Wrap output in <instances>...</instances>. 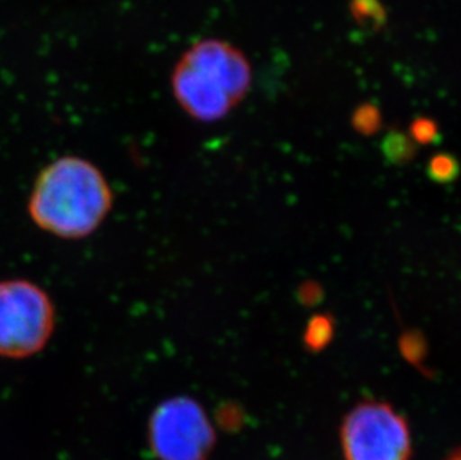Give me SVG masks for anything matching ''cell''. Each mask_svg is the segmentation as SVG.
<instances>
[{
	"instance_id": "6da1fadb",
	"label": "cell",
	"mask_w": 461,
	"mask_h": 460,
	"mask_svg": "<svg viewBox=\"0 0 461 460\" xmlns=\"http://www.w3.org/2000/svg\"><path fill=\"white\" fill-rule=\"evenodd\" d=\"M113 205V189L102 170L86 159L66 156L41 170L27 209L47 234L83 239L102 226Z\"/></svg>"
},
{
	"instance_id": "3957f363",
	"label": "cell",
	"mask_w": 461,
	"mask_h": 460,
	"mask_svg": "<svg viewBox=\"0 0 461 460\" xmlns=\"http://www.w3.org/2000/svg\"><path fill=\"white\" fill-rule=\"evenodd\" d=\"M56 309L49 293L27 280L0 281V356L26 359L49 344Z\"/></svg>"
},
{
	"instance_id": "9c48e42d",
	"label": "cell",
	"mask_w": 461,
	"mask_h": 460,
	"mask_svg": "<svg viewBox=\"0 0 461 460\" xmlns=\"http://www.w3.org/2000/svg\"><path fill=\"white\" fill-rule=\"evenodd\" d=\"M410 136L417 145H436L440 141L439 126L431 118L418 117L411 123Z\"/></svg>"
},
{
	"instance_id": "52a82bcc",
	"label": "cell",
	"mask_w": 461,
	"mask_h": 460,
	"mask_svg": "<svg viewBox=\"0 0 461 460\" xmlns=\"http://www.w3.org/2000/svg\"><path fill=\"white\" fill-rule=\"evenodd\" d=\"M335 334V320L329 314H315L306 325L303 343L311 352H320L330 344Z\"/></svg>"
},
{
	"instance_id": "ba28073f",
	"label": "cell",
	"mask_w": 461,
	"mask_h": 460,
	"mask_svg": "<svg viewBox=\"0 0 461 460\" xmlns=\"http://www.w3.org/2000/svg\"><path fill=\"white\" fill-rule=\"evenodd\" d=\"M460 174V163L449 152H436L427 165V177L435 183H453Z\"/></svg>"
},
{
	"instance_id": "8992f818",
	"label": "cell",
	"mask_w": 461,
	"mask_h": 460,
	"mask_svg": "<svg viewBox=\"0 0 461 460\" xmlns=\"http://www.w3.org/2000/svg\"><path fill=\"white\" fill-rule=\"evenodd\" d=\"M383 152L393 165H408L415 159L418 152V145L413 143L410 135L403 132L390 131L383 139Z\"/></svg>"
},
{
	"instance_id": "8fae6325",
	"label": "cell",
	"mask_w": 461,
	"mask_h": 460,
	"mask_svg": "<svg viewBox=\"0 0 461 460\" xmlns=\"http://www.w3.org/2000/svg\"><path fill=\"white\" fill-rule=\"evenodd\" d=\"M447 460H461V448L456 450V452H454Z\"/></svg>"
},
{
	"instance_id": "5b68a950",
	"label": "cell",
	"mask_w": 461,
	"mask_h": 460,
	"mask_svg": "<svg viewBox=\"0 0 461 460\" xmlns=\"http://www.w3.org/2000/svg\"><path fill=\"white\" fill-rule=\"evenodd\" d=\"M149 446L160 460H206L215 443L208 416L196 400L170 398L149 420Z\"/></svg>"
},
{
	"instance_id": "7a4b0ae2",
	"label": "cell",
	"mask_w": 461,
	"mask_h": 460,
	"mask_svg": "<svg viewBox=\"0 0 461 460\" xmlns=\"http://www.w3.org/2000/svg\"><path fill=\"white\" fill-rule=\"evenodd\" d=\"M251 79V65L244 52L224 41L205 40L179 59L172 74V90L190 117L215 123L245 99Z\"/></svg>"
},
{
	"instance_id": "30bf717a",
	"label": "cell",
	"mask_w": 461,
	"mask_h": 460,
	"mask_svg": "<svg viewBox=\"0 0 461 460\" xmlns=\"http://www.w3.org/2000/svg\"><path fill=\"white\" fill-rule=\"evenodd\" d=\"M353 126L360 135L372 136L381 127V114L378 109L365 105L358 108L353 115Z\"/></svg>"
},
{
	"instance_id": "277c9868",
	"label": "cell",
	"mask_w": 461,
	"mask_h": 460,
	"mask_svg": "<svg viewBox=\"0 0 461 460\" xmlns=\"http://www.w3.org/2000/svg\"><path fill=\"white\" fill-rule=\"evenodd\" d=\"M345 460H410L411 432L392 405L366 400L345 417L342 430Z\"/></svg>"
}]
</instances>
